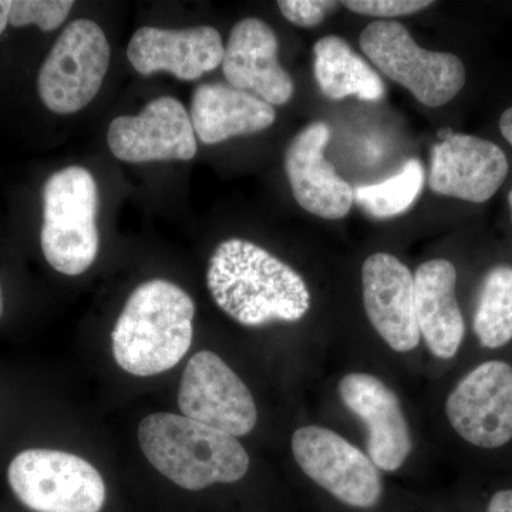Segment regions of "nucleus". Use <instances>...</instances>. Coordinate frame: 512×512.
I'll use <instances>...</instances> for the list:
<instances>
[{"label":"nucleus","mask_w":512,"mask_h":512,"mask_svg":"<svg viewBox=\"0 0 512 512\" xmlns=\"http://www.w3.org/2000/svg\"><path fill=\"white\" fill-rule=\"evenodd\" d=\"M207 285L222 311L248 328L298 322L311 309V292L302 276L244 239L218 245L208 265Z\"/></svg>","instance_id":"1"},{"label":"nucleus","mask_w":512,"mask_h":512,"mask_svg":"<svg viewBox=\"0 0 512 512\" xmlns=\"http://www.w3.org/2000/svg\"><path fill=\"white\" fill-rule=\"evenodd\" d=\"M194 316L195 303L180 286L165 279L144 282L111 333L117 365L140 377L173 369L191 348Z\"/></svg>","instance_id":"2"},{"label":"nucleus","mask_w":512,"mask_h":512,"mask_svg":"<svg viewBox=\"0 0 512 512\" xmlns=\"http://www.w3.org/2000/svg\"><path fill=\"white\" fill-rule=\"evenodd\" d=\"M138 441L153 467L184 490L237 483L248 473L249 456L237 437L185 416L150 414Z\"/></svg>","instance_id":"3"},{"label":"nucleus","mask_w":512,"mask_h":512,"mask_svg":"<svg viewBox=\"0 0 512 512\" xmlns=\"http://www.w3.org/2000/svg\"><path fill=\"white\" fill-rule=\"evenodd\" d=\"M99 188L79 165L50 175L43 188L40 242L46 261L63 275L86 272L99 254Z\"/></svg>","instance_id":"4"},{"label":"nucleus","mask_w":512,"mask_h":512,"mask_svg":"<svg viewBox=\"0 0 512 512\" xmlns=\"http://www.w3.org/2000/svg\"><path fill=\"white\" fill-rule=\"evenodd\" d=\"M360 47L377 69L427 107H441L466 84V67L456 55L430 52L393 20H376L360 35Z\"/></svg>","instance_id":"5"},{"label":"nucleus","mask_w":512,"mask_h":512,"mask_svg":"<svg viewBox=\"0 0 512 512\" xmlns=\"http://www.w3.org/2000/svg\"><path fill=\"white\" fill-rule=\"evenodd\" d=\"M8 481L32 512H101L106 503V484L96 467L64 451H22L9 464Z\"/></svg>","instance_id":"6"},{"label":"nucleus","mask_w":512,"mask_h":512,"mask_svg":"<svg viewBox=\"0 0 512 512\" xmlns=\"http://www.w3.org/2000/svg\"><path fill=\"white\" fill-rule=\"evenodd\" d=\"M110 45L90 19L73 20L56 40L39 72L43 104L56 114H73L92 103L110 66Z\"/></svg>","instance_id":"7"},{"label":"nucleus","mask_w":512,"mask_h":512,"mask_svg":"<svg viewBox=\"0 0 512 512\" xmlns=\"http://www.w3.org/2000/svg\"><path fill=\"white\" fill-rule=\"evenodd\" d=\"M292 453L303 473L340 503L365 510L379 504L383 494L379 468L335 431L301 427L293 433Z\"/></svg>","instance_id":"8"},{"label":"nucleus","mask_w":512,"mask_h":512,"mask_svg":"<svg viewBox=\"0 0 512 512\" xmlns=\"http://www.w3.org/2000/svg\"><path fill=\"white\" fill-rule=\"evenodd\" d=\"M178 406L185 417L234 437L255 429L254 397L237 373L210 350L191 357L181 379Z\"/></svg>","instance_id":"9"},{"label":"nucleus","mask_w":512,"mask_h":512,"mask_svg":"<svg viewBox=\"0 0 512 512\" xmlns=\"http://www.w3.org/2000/svg\"><path fill=\"white\" fill-rule=\"evenodd\" d=\"M446 413L461 439L480 448H500L512 440V366L481 363L448 396Z\"/></svg>","instance_id":"10"},{"label":"nucleus","mask_w":512,"mask_h":512,"mask_svg":"<svg viewBox=\"0 0 512 512\" xmlns=\"http://www.w3.org/2000/svg\"><path fill=\"white\" fill-rule=\"evenodd\" d=\"M107 143L114 157L136 164L188 161L198 150L190 114L174 97L150 101L138 116L116 117Z\"/></svg>","instance_id":"11"},{"label":"nucleus","mask_w":512,"mask_h":512,"mask_svg":"<svg viewBox=\"0 0 512 512\" xmlns=\"http://www.w3.org/2000/svg\"><path fill=\"white\" fill-rule=\"evenodd\" d=\"M508 170L507 156L497 144L448 133L431 150L429 184L436 194L481 204L500 190Z\"/></svg>","instance_id":"12"},{"label":"nucleus","mask_w":512,"mask_h":512,"mask_svg":"<svg viewBox=\"0 0 512 512\" xmlns=\"http://www.w3.org/2000/svg\"><path fill=\"white\" fill-rule=\"evenodd\" d=\"M367 318L394 352H412L420 343L414 276L396 256L370 255L362 269Z\"/></svg>","instance_id":"13"},{"label":"nucleus","mask_w":512,"mask_h":512,"mask_svg":"<svg viewBox=\"0 0 512 512\" xmlns=\"http://www.w3.org/2000/svg\"><path fill=\"white\" fill-rule=\"evenodd\" d=\"M339 393L350 412L365 423L367 453L373 464L383 471L399 470L412 451V437L396 393L367 373L343 377Z\"/></svg>","instance_id":"14"},{"label":"nucleus","mask_w":512,"mask_h":512,"mask_svg":"<svg viewBox=\"0 0 512 512\" xmlns=\"http://www.w3.org/2000/svg\"><path fill=\"white\" fill-rule=\"evenodd\" d=\"M330 128L315 121L296 134L285 153V171L292 194L303 210L325 220H340L349 214L353 188L325 158Z\"/></svg>","instance_id":"15"},{"label":"nucleus","mask_w":512,"mask_h":512,"mask_svg":"<svg viewBox=\"0 0 512 512\" xmlns=\"http://www.w3.org/2000/svg\"><path fill=\"white\" fill-rule=\"evenodd\" d=\"M224 52L220 32L211 26L181 30L146 26L134 33L127 47L131 66L143 76L168 72L187 82L221 66Z\"/></svg>","instance_id":"16"},{"label":"nucleus","mask_w":512,"mask_h":512,"mask_svg":"<svg viewBox=\"0 0 512 512\" xmlns=\"http://www.w3.org/2000/svg\"><path fill=\"white\" fill-rule=\"evenodd\" d=\"M278 39L264 20H239L229 35L222 70L235 89L254 94L271 106H284L292 99V77L278 60Z\"/></svg>","instance_id":"17"},{"label":"nucleus","mask_w":512,"mask_h":512,"mask_svg":"<svg viewBox=\"0 0 512 512\" xmlns=\"http://www.w3.org/2000/svg\"><path fill=\"white\" fill-rule=\"evenodd\" d=\"M456 266L447 259H431L417 268L414 298L420 336L439 359L457 355L466 335V323L456 296Z\"/></svg>","instance_id":"18"},{"label":"nucleus","mask_w":512,"mask_h":512,"mask_svg":"<svg viewBox=\"0 0 512 512\" xmlns=\"http://www.w3.org/2000/svg\"><path fill=\"white\" fill-rule=\"evenodd\" d=\"M191 123L201 143H222L259 133L275 123L274 106L231 84L205 83L191 99Z\"/></svg>","instance_id":"19"},{"label":"nucleus","mask_w":512,"mask_h":512,"mask_svg":"<svg viewBox=\"0 0 512 512\" xmlns=\"http://www.w3.org/2000/svg\"><path fill=\"white\" fill-rule=\"evenodd\" d=\"M313 55L316 82L328 99L355 96L360 100L379 101L386 94L382 77L342 37H322L313 47Z\"/></svg>","instance_id":"20"},{"label":"nucleus","mask_w":512,"mask_h":512,"mask_svg":"<svg viewBox=\"0 0 512 512\" xmlns=\"http://www.w3.org/2000/svg\"><path fill=\"white\" fill-rule=\"evenodd\" d=\"M474 333L483 348L500 349L512 340V266L497 265L481 284Z\"/></svg>","instance_id":"21"},{"label":"nucleus","mask_w":512,"mask_h":512,"mask_svg":"<svg viewBox=\"0 0 512 512\" xmlns=\"http://www.w3.org/2000/svg\"><path fill=\"white\" fill-rule=\"evenodd\" d=\"M423 185V164L412 158L399 173L382 183L356 187L353 201L372 217L386 220L409 210L423 192Z\"/></svg>","instance_id":"22"},{"label":"nucleus","mask_w":512,"mask_h":512,"mask_svg":"<svg viewBox=\"0 0 512 512\" xmlns=\"http://www.w3.org/2000/svg\"><path fill=\"white\" fill-rule=\"evenodd\" d=\"M72 0H12L9 23L15 28L36 25L43 32H52L69 16Z\"/></svg>","instance_id":"23"},{"label":"nucleus","mask_w":512,"mask_h":512,"mask_svg":"<svg viewBox=\"0 0 512 512\" xmlns=\"http://www.w3.org/2000/svg\"><path fill=\"white\" fill-rule=\"evenodd\" d=\"M352 12L375 18H399L412 15L433 5L431 0H346L342 3Z\"/></svg>","instance_id":"24"},{"label":"nucleus","mask_w":512,"mask_h":512,"mask_svg":"<svg viewBox=\"0 0 512 512\" xmlns=\"http://www.w3.org/2000/svg\"><path fill=\"white\" fill-rule=\"evenodd\" d=\"M279 10L286 20L301 28H313L325 20L339 2L330 0H281Z\"/></svg>","instance_id":"25"},{"label":"nucleus","mask_w":512,"mask_h":512,"mask_svg":"<svg viewBox=\"0 0 512 512\" xmlns=\"http://www.w3.org/2000/svg\"><path fill=\"white\" fill-rule=\"evenodd\" d=\"M487 512H512V490H501L491 497Z\"/></svg>","instance_id":"26"},{"label":"nucleus","mask_w":512,"mask_h":512,"mask_svg":"<svg viewBox=\"0 0 512 512\" xmlns=\"http://www.w3.org/2000/svg\"><path fill=\"white\" fill-rule=\"evenodd\" d=\"M500 130L505 140L512 146V107L504 111L500 119Z\"/></svg>","instance_id":"27"},{"label":"nucleus","mask_w":512,"mask_h":512,"mask_svg":"<svg viewBox=\"0 0 512 512\" xmlns=\"http://www.w3.org/2000/svg\"><path fill=\"white\" fill-rule=\"evenodd\" d=\"M10 6H12V0H0V35L8 26Z\"/></svg>","instance_id":"28"},{"label":"nucleus","mask_w":512,"mask_h":512,"mask_svg":"<svg viewBox=\"0 0 512 512\" xmlns=\"http://www.w3.org/2000/svg\"><path fill=\"white\" fill-rule=\"evenodd\" d=\"M3 309H5V302H3L2 286H0V318H2Z\"/></svg>","instance_id":"29"},{"label":"nucleus","mask_w":512,"mask_h":512,"mask_svg":"<svg viewBox=\"0 0 512 512\" xmlns=\"http://www.w3.org/2000/svg\"><path fill=\"white\" fill-rule=\"evenodd\" d=\"M508 204H510L511 220H512V190L510 191V195H508Z\"/></svg>","instance_id":"30"}]
</instances>
